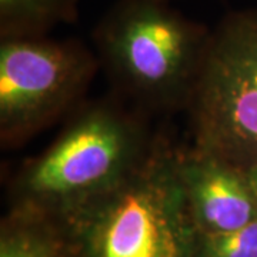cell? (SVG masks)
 Returning <instances> with one entry per match:
<instances>
[{"instance_id":"ba28073f","label":"cell","mask_w":257,"mask_h":257,"mask_svg":"<svg viewBox=\"0 0 257 257\" xmlns=\"http://www.w3.org/2000/svg\"><path fill=\"white\" fill-rule=\"evenodd\" d=\"M79 0H0V35L45 36L50 29L77 19Z\"/></svg>"},{"instance_id":"6da1fadb","label":"cell","mask_w":257,"mask_h":257,"mask_svg":"<svg viewBox=\"0 0 257 257\" xmlns=\"http://www.w3.org/2000/svg\"><path fill=\"white\" fill-rule=\"evenodd\" d=\"M155 140L142 123L109 101L74 114L55 142L20 169L16 210L69 229L139 169Z\"/></svg>"},{"instance_id":"3957f363","label":"cell","mask_w":257,"mask_h":257,"mask_svg":"<svg viewBox=\"0 0 257 257\" xmlns=\"http://www.w3.org/2000/svg\"><path fill=\"white\" fill-rule=\"evenodd\" d=\"M83 257H194L193 224L179 150L155 140L149 155L106 200L69 229Z\"/></svg>"},{"instance_id":"30bf717a","label":"cell","mask_w":257,"mask_h":257,"mask_svg":"<svg viewBox=\"0 0 257 257\" xmlns=\"http://www.w3.org/2000/svg\"><path fill=\"white\" fill-rule=\"evenodd\" d=\"M246 172H247L248 179H250L251 186H253V189H254V192H256L257 194V163L251 166V167H248Z\"/></svg>"},{"instance_id":"52a82bcc","label":"cell","mask_w":257,"mask_h":257,"mask_svg":"<svg viewBox=\"0 0 257 257\" xmlns=\"http://www.w3.org/2000/svg\"><path fill=\"white\" fill-rule=\"evenodd\" d=\"M0 257H72L63 229L36 214L13 211L3 223Z\"/></svg>"},{"instance_id":"277c9868","label":"cell","mask_w":257,"mask_h":257,"mask_svg":"<svg viewBox=\"0 0 257 257\" xmlns=\"http://www.w3.org/2000/svg\"><path fill=\"white\" fill-rule=\"evenodd\" d=\"M196 149L247 170L257 163V9L211 30L192 100Z\"/></svg>"},{"instance_id":"9c48e42d","label":"cell","mask_w":257,"mask_h":257,"mask_svg":"<svg viewBox=\"0 0 257 257\" xmlns=\"http://www.w3.org/2000/svg\"><path fill=\"white\" fill-rule=\"evenodd\" d=\"M194 257H257V219L221 234H197Z\"/></svg>"},{"instance_id":"5b68a950","label":"cell","mask_w":257,"mask_h":257,"mask_svg":"<svg viewBox=\"0 0 257 257\" xmlns=\"http://www.w3.org/2000/svg\"><path fill=\"white\" fill-rule=\"evenodd\" d=\"M97 70L77 40L5 37L0 43V142L16 147L72 109Z\"/></svg>"},{"instance_id":"7a4b0ae2","label":"cell","mask_w":257,"mask_h":257,"mask_svg":"<svg viewBox=\"0 0 257 257\" xmlns=\"http://www.w3.org/2000/svg\"><path fill=\"white\" fill-rule=\"evenodd\" d=\"M210 33L167 0H119L94 43L120 92L152 110H176L192 100Z\"/></svg>"},{"instance_id":"8992f818","label":"cell","mask_w":257,"mask_h":257,"mask_svg":"<svg viewBox=\"0 0 257 257\" xmlns=\"http://www.w3.org/2000/svg\"><path fill=\"white\" fill-rule=\"evenodd\" d=\"M179 175L197 234H221L257 219V194L247 172L193 146L179 152Z\"/></svg>"}]
</instances>
